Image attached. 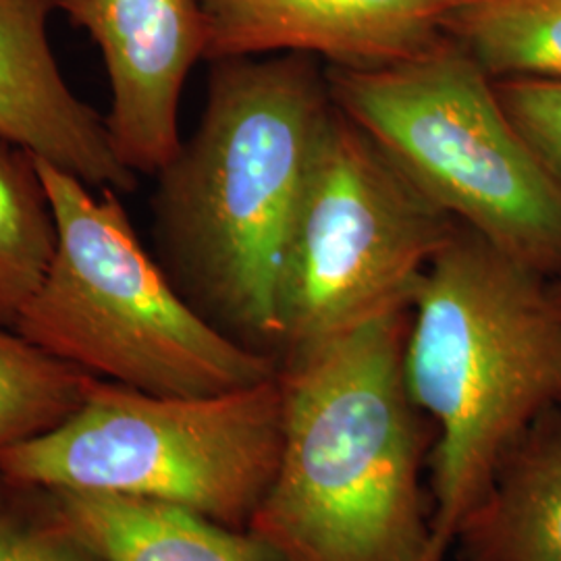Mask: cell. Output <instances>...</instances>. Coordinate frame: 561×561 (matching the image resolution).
<instances>
[{"mask_svg": "<svg viewBox=\"0 0 561 561\" xmlns=\"http://www.w3.org/2000/svg\"><path fill=\"white\" fill-rule=\"evenodd\" d=\"M327 73L304 55L213 60L201 123L157 173V261L204 319L280 350V287L322 125Z\"/></svg>", "mask_w": 561, "mask_h": 561, "instance_id": "obj_1", "label": "cell"}, {"mask_svg": "<svg viewBox=\"0 0 561 561\" xmlns=\"http://www.w3.org/2000/svg\"><path fill=\"white\" fill-rule=\"evenodd\" d=\"M410 308L285 352L283 451L248 530L283 561H422V412L405 385Z\"/></svg>", "mask_w": 561, "mask_h": 561, "instance_id": "obj_2", "label": "cell"}, {"mask_svg": "<svg viewBox=\"0 0 561 561\" xmlns=\"http://www.w3.org/2000/svg\"><path fill=\"white\" fill-rule=\"evenodd\" d=\"M403 370L410 398L439 431L422 561H445L505 454L561 405L551 279L460 227L414 291Z\"/></svg>", "mask_w": 561, "mask_h": 561, "instance_id": "obj_3", "label": "cell"}, {"mask_svg": "<svg viewBox=\"0 0 561 561\" xmlns=\"http://www.w3.org/2000/svg\"><path fill=\"white\" fill-rule=\"evenodd\" d=\"M38 161L57 250L15 331L81 373L154 396L206 398L277 377L275 356L227 335L141 245L121 194Z\"/></svg>", "mask_w": 561, "mask_h": 561, "instance_id": "obj_4", "label": "cell"}, {"mask_svg": "<svg viewBox=\"0 0 561 561\" xmlns=\"http://www.w3.org/2000/svg\"><path fill=\"white\" fill-rule=\"evenodd\" d=\"M324 73L341 113L458 225L547 279L561 275V190L458 42L445 34L391 65Z\"/></svg>", "mask_w": 561, "mask_h": 561, "instance_id": "obj_5", "label": "cell"}, {"mask_svg": "<svg viewBox=\"0 0 561 561\" xmlns=\"http://www.w3.org/2000/svg\"><path fill=\"white\" fill-rule=\"evenodd\" d=\"M279 373L240 391L175 398L92 379L80 408L0 454L20 484L175 503L248 530L279 468Z\"/></svg>", "mask_w": 561, "mask_h": 561, "instance_id": "obj_6", "label": "cell"}, {"mask_svg": "<svg viewBox=\"0 0 561 561\" xmlns=\"http://www.w3.org/2000/svg\"><path fill=\"white\" fill-rule=\"evenodd\" d=\"M460 227L333 104L285 259L280 350L410 308Z\"/></svg>", "mask_w": 561, "mask_h": 561, "instance_id": "obj_7", "label": "cell"}, {"mask_svg": "<svg viewBox=\"0 0 561 561\" xmlns=\"http://www.w3.org/2000/svg\"><path fill=\"white\" fill-rule=\"evenodd\" d=\"M101 50L111 104L104 115L119 161L157 175L180 148V102L206 55L196 0H57Z\"/></svg>", "mask_w": 561, "mask_h": 561, "instance_id": "obj_8", "label": "cell"}, {"mask_svg": "<svg viewBox=\"0 0 561 561\" xmlns=\"http://www.w3.org/2000/svg\"><path fill=\"white\" fill-rule=\"evenodd\" d=\"M204 59L304 55L366 69L408 59L445 36L463 0H196Z\"/></svg>", "mask_w": 561, "mask_h": 561, "instance_id": "obj_9", "label": "cell"}, {"mask_svg": "<svg viewBox=\"0 0 561 561\" xmlns=\"http://www.w3.org/2000/svg\"><path fill=\"white\" fill-rule=\"evenodd\" d=\"M57 0H0V138L94 190L129 194L138 175L119 161L106 119L69 88L48 20Z\"/></svg>", "mask_w": 561, "mask_h": 561, "instance_id": "obj_10", "label": "cell"}, {"mask_svg": "<svg viewBox=\"0 0 561 561\" xmlns=\"http://www.w3.org/2000/svg\"><path fill=\"white\" fill-rule=\"evenodd\" d=\"M65 537L99 561H283L250 530L175 503L60 491Z\"/></svg>", "mask_w": 561, "mask_h": 561, "instance_id": "obj_11", "label": "cell"}, {"mask_svg": "<svg viewBox=\"0 0 561 561\" xmlns=\"http://www.w3.org/2000/svg\"><path fill=\"white\" fill-rule=\"evenodd\" d=\"M454 545L463 561H561V405L512 445Z\"/></svg>", "mask_w": 561, "mask_h": 561, "instance_id": "obj_12", "label": "cell"}, {"mask_svg": "<svg viewBox=\"0 0 561 561\" xmlns=\"http://www.w3.org/2000/svg\"><path fill=\"white\" fill-rule=\"evenodd\" d=\"M57 250V217L32 152L0 138V327L15 329Z\"/></svg>", "mask_w": 561, "mask_h": 561, "instance_id": "obj_13", "label": "cell"}, {"mask_svg": "<svg viewBox=\"0 0 561 561\" xmlns=\"http://www.w3.org/2000/svg\"><path fill=\"white\" fill-rule=\"evenodd\" d=\"M445 34L491 80L561 81V0H463Z\"/></svg>", "mask_w": 561, "mask_h": 561, "instance_id": "obj_14", "label": "cell"}, {"mask_svg": "<svg viewBox=\"0 0 561 561\" xmlns=\"http://www.w3.org/2000/svg\"><path fill=\"white\" fill-rule=\"evenodd\" d=\"M92 379L0 327V454L67 421Z\"/></svg>", "mask_w": 561, "mask_h": 561, "instance_id": "obj_15", "label": "cell"}, {"mask_svg": "<svg viewBox=\"0 0 561 561\" xmlns=\"http://www.w3.org/2000/svg\"><path fill=\"white\" fill-rule=\"evenodd\" d=\"M495 90L522 140L561 190V81L514 78L495 81Z\"/></svg>", "mask_w": 561, "mask_h": 561, "instance_id": "obj_16", "label": "cell"}, {"mask_svg": "<svg viewBox=\"0 0 561 561\" xmlns=\"http://www.w3.org/2000/svg\"><path fill=\"white\" fill-rule=\"evenodd\" d=\"M0 561H78V558L59 541L0 520Z\"/></svg>", "mask_w": 561, "mask_h": 561, "instance_id": "obj_17", "label": "cell"}, {"mask_svg": "<svg viewBox=\"0 0 561 561\" xmlns=\"http://www.w3.org/2000/svg\"><path fill=\"white\" fill-rule=\"evenodd\" d=\"M551 291H553V296H556V300L561 306V275H558L556 279H551Z\"/></svg>", "mask_w": 561, "mask_h": 561, "instance_id": "obj_18", "label": "cell"}]
</instances>
